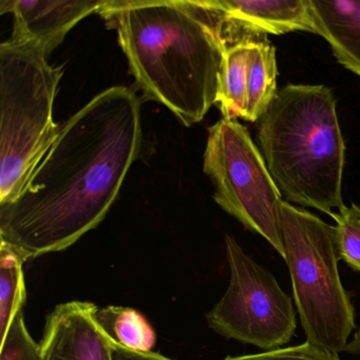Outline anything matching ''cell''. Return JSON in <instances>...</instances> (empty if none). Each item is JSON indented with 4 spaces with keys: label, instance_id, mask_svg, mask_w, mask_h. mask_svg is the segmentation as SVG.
Instances as JSON below:
<instances>
[{
    "label": "cell",
    "instance_id": "1",
    "mask_svg": "<svg viewBox=\"0 0 360 360\" xmlns=\"http://www.w3.org/2000/svg\"><path fill=\"white\" fill-rule=\"evenodd\" d=\"M142 146L141 102L115 86L60 126L20 195L0 205L1 241L27 260L62 252L96 229Z\"/></svg>",
    "mask_w": 360,
    "mask_h": 360
},
{
    "label": "cell",
    "instance_id": "2",
    "mask_svg": "<svg viewBox=\"0 0 360 360\" xmlns=\"http://www.w3.org/2000/svg\"><path fill=\"white\" fill-rule=\"evenodd\" d=\"M119 35L136 85L185 126L217 104L227 47L206 1L108 0L100 11Z\"/></svg>",
    "mask_w": 360,
    "mask_h": 360
},
{
    "label": "cell",
    "instance_id": "3",
    "mask_svg": "<svg viewBox=\"0 0 360 360\" xmlns=\"http://www.w3.org/2000/svg\"><path fill=\"white\" fill-rule=\"evenodd\" d=\"M260 151L286 202L334 219L345 207V147L332 89L288 85L258 121Z\"/></svg>",
    "mask_w": 360,
    "mask_h": 360
},
{
    "label": "cell",
    "instance_id": "4",
    "mask_svg": "<svg viewBox=\"0 0 360 360\" xmlns=\"http://www.w3.org/2000/svg\"><path fill=\"white\" fill-rule=\"evenodd\" d=\"M63 69L11 41L0 45V205L13 201L60 131L53 121Z\"/></svg>",
    "mask_w": 360,
    "mask_h": 360
},
{
    "label": "cell",
    "instance_id": "5",
    "mask_svg": "<svg viewBox=\"0 0 360 360\" xmlns=\"http://www.w3.org/2000/svg\"><path fill=\"white\" fill-rule=\"evenodd\" d=\"M280 231L307 342L339 355L355 328V311L339 277L336 229L283 201Z\"/></svg>",
    "mask_w": 360,
    "mask_h": 360
},
{
    "label": "cell",
    "instance_id": "6",
    "mask_svg": "<svg viewBox=\"0 0 360 360\" xmlns=\"http://www.w3.org/2000/svg\"><path fill=\"white\" fill-rule=\"evenodd\" d=\"M203 169L214 184V201L246 229L262 236L284 258L281 193L262 153L237 120L223 117L210 128Z\"/></svg>",
    "mask_w": 360,
    "mask_h": 360
},
{
    "label": "cell",
    "instance_id": "7",
    "mask_svg": "<svg viewBox=\"0 0 360 360\" xmlns=\"http://www.w3.org/2000/svg\"><path fill=\"white\" fill-rule=\"evenodd\" d=\"M225 252L231 280L224 296L206 314L210 328L265 351L290 342L297 326L292 298L231 236H225Z\"/></svg>",
    "mask_w": 360,
    "mask_h": 360
},
{
    "label": "cell",
    "instance_id": "8",
    "mask_svg": "<svg viewBox=\"0 0 360 360\" xmlns=\"http://www.w3.org/2000/svg\"><path fill=\"white\" fill-rule=\"evenodd\" d=\"M108 0H1L0 14L14 16L10 41L48 58L73 27L100 13Z\"/></svg>",
    "mask_w": 360,
    "mask_h": 360
},
{
    "label": "cell",
    "instance_id": "9",
    "mask_svg": "<svg viewBox=\"0 0 360 360\" xmlns=\"http://www.w3.org/2000/svg\"><path fill=\"white\" fill-rule=\"evenodd\" d=\"M220 14L226 47L250 37L315 33L309 0H207Z\"/></svg>",
    "mask_w": 360,
    "mask_h": 360
},
{
    "label": "cell",
    "instance_id": "10",
    "mask_svg": "<svg viewBox=\"0 0 360 360\" xmlns=\"http://www.w3.org/2000/svg\"><path fill=\"white\" fill-rule=\"evenodd\" d=\"M98 307L86 301L58 305L46 319L44 360H112L113 338L96 318Z\"/></svg>",
    "mask_w": 360,
    "mask_h": 360
},
{
    "label": "cell",
    "instance_id": "11",
    "mask_svg": "<svg viewBox=\"0 0 360 360\" xmlns=\"http://www.w3.org/2000/svg\"><path fill=\"white\" fill-rule=\"evenodd\" d=\"M314 34L323 37L337 62L360 77V0H309Z\"/></svg>",
    "mask_w": 360,
    "mask_h": 360
},
{
    "label": "cell",
    "instance_id": "12",
    "mask_svg": "<svg viewBox=\"0 0 360 360\" xmlns=\"http://www.w3.org/2000/svg\"><path fill=\"white\" fill-rule=\"evenodd\" d=\"M275 47L265 37L250 43L248 67V109L245 121L258 122L277 94Z\"/></svg>",
    "mask_w": 360,
    "mask_h": 360
},
{
    "label": "cell",
    "instance_id": "13",
    "mask_svg": "<svg viewBox=\"0 0 360 360\" xmlns=\"http://www.w3.org/2000/svg\"><path fill=\"white\" fill-rule=\"evenodd\" d=\"M243 39L227 48L219 79L217 104L225 119L245 120L248 109V67L250 43Z\"/></svg>",
    "mask_w": 360,
    "mask_h": 360
},
{
    "label": "cell",
    "instance_id": "14",
    "mask_svg": "<svg viewBox=\"0 0 360 360\" xmlns=\"http://www.w3.org/2000/svg\"><path fill=\"white\" fill-rule=\"evenodd\" d=\"M27 259L20 250L1 241L0 245V341L27 298L22 265Z\"/></svg>",
    "mask_w": 360,
    "mask_h": 360
},
{
    "label": "cell",
    "instance_id": "15",
    "mask_svg": "<svg viewBox=\"0 0 360 360\" xmlns=\"http://www.w3.org/2000/svg\"><path fill=\"white\" fill-rule=\"evenodd\" d=\"M96 318L115 342L141 353H150L157 342L155 328L131 307H98Z\"/></svg>",
    "mask_w": 360,
    "mask_h": 360
},
{
    "label": "cell",
    "instance_id": "16",
    "mask_svg": "<svg viewBox=\"0 0 360 360\" xmlns=\"http://www.w3.org/2000/svg\"><path fill=\"white\" fill-rule=\"evenodd\" d=\"M336 244L339 258L360 271V207L345 206L336 214Z\"/></svg>",
    "mask_w": 360,
    "mask_h": 360
},
{
    "label": "cell",
    "instance_id": "17",
    "mask_svg": "<svg viewBox=\"0 0 360 360\" xmlns=\"http://www.w3.org/2000/svg\"><path fill=\"white\" fill-rule=\"evenodd\" d=\"M0 345V360H44L41 345L31 337L22 311L14 318Z\"/></svg>",
    "mask_w": 360,
    "mask_h": 360
},
{
    "label": "cell",
    "instance_id": "18",
    "mask_svg": "<svg viewBox=\"0 0 360 360\" xmlns=\"http://www.w3.org/2000/svg\"><path fill=\"white\" fill-rule=\"evenodd\" d=\"M224 360H340L338 355L319 349L309 342L296 347L276 349L254 355L237 356L225 358Z\"/></svg>",
    "mask_w": 360,
    "mask_h": 360
},
{
    "label": "cell",
    "instance_id": "19",
    "mask_svg": "<svg viewBox=\"0 0 360 360\" xmlns=\"http://www.w3.org/2000/svg\"><path fill=\"white\" fill-rule=\"evenodd\" d=\"M111 347H112V360H174L153 352L141 353V352L134 351L115 342V340L111 343Z\"/></svg>",
    "mask_w": 360,
    "mask_h": 360
},
{
    "label": "cell",
    "instance_id": "20",
    "mask_svg": "<svg viewBox=\"0 0 360 360\" xmlns=\"http://www.w3.org/2000/svg\"><path fill=\"white\" fill-rule=\"evenodd\" d=\"M345 352L349 354H360V328L354 335L353 339L347 343Z\"/></svg>",
    "mask_w": 360,
    "mask_h": 360
}]
</instances>
